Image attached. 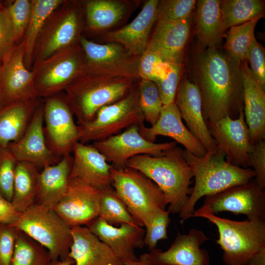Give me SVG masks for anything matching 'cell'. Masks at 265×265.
Instances as JSON below:
<instances>
[{
  "instance_id": "6da1fadb",
  "label": "cell",
  "mask_w": 265,
  "mask_h": 265,
  "mask_svg": "<svg viewBox=\"0 0 265 265\" xmlns=\"http://www.w3.org/2000/svg\"><path fill=\"white\" fill-rule=\"evenodd\" d=\"M193 75L206 124L238 117L243 110L240 64L217 48L200 49L194 57Z\"/></svg>"
},
{
  "instance_id": "7a4b0ae2",
  "label": "cell",
  "mask_w": 265,
  "mask_h": 265,
  "mask_svg": "<svg viewBox=\"0 0 265 265\" xmlns=\"http://www.w3.org/2000/svg\"><path fill=\"white\" fill-rule=\"evenodd\" d=\"M184 157L191 168L195 183L186 205L179 213L181 223L191 217L195 205L202 197L245 184L255 177L251 168H242L228 163L224 152L218 149L213 153L207 152L202 157L185 149Z\"/></svg>"
},
{
  "instance_id": "3957f363",
  "label": "cell",
  "mask_w": 265,
  "mask_h": 265,
  "mask_svg": "<svg viewBox=\"0 0 265 265\" xmlns=\"http://www.w3.org/2000/svg\"><path fill=\"white\" fill-rule=\"evenodd\" d=\"M126 166L141 172L159 186L170 213L181 212L188 201L193 177L183 149L176 146L159 157L137 155L128 160Z\"/></svg>"
},
{
  "instance_id": "277c9868",
  "label": "cell",
  "mask_w": 265,
  "mask_h": 265,
  "mask_svg": "<svg viewBox=\"0 0 265 265\" xmlns=\"http://www.w3.org/2000/svg\"><path fill=\"white\" fill-rule=\"evenodd\" d=\"M134 80L85 74L65 88V98L79 125L92 120L102 107L127 95Z\"/></svg>"
},
{
  "instance_id": "5b68a950",
  "label": "cell",
  "mask_w": 265,
  "mask_h": 265,
  "mask_svg": "<svg viewBox=\"0 0 265 265\" xmlns=\"http://www.w3.org/2000/svg\"><path fill=\"white\" fill-rule=\"evenodd\" d=\"M191 217L208 219L217 228L216 243L223 251L226 265H246L250 259L265 247V220L235 221L219 217L202 205Z\"/></svg>"
},
{
  "instance_id": "8992f818",
  "label": "cell",
  "mask_w": 265,
  "mask_h": 265,
  "mask_svg": "<svg viewBox=\"0 0 265 265\" xmlns=\"http://www.w3.org/2000/svg\"><path fill=\"white\" fill-rule=\"evenodd\" d=\"M11 225L44 247L52 261L68 258L73 240L71 227L53 209L35 203Z\"/></svg>"
},
{
  "instance_id": "52a82bcc",
  "label": "cell",
  "mask_w": 265,
  "mask_h": 265,
  "mask_svg": "<svg viewBox=\"0 0 265 265\" xmlns=\"http://www.w3.org/2000/svg\"><path fill=\"white\" fill-rule=\"evenodd\" d=\"M110 171L111 186L138 225L143 227L155 213L165 210L163 192L142 173L128 167L117 169L112 166Z\"/></svg>"
},
{
  "instance_id": "ba28073f",
  "label": "cell",
  "mask_w": 265,
  "mask_h": 265,
  "mask_svg": "<svg viewBox=\"0 0 265 265\" xmlns=\"http://www.w3.org/2000/svg\"><path fill=\"white\" fill-rule=\"evenodd\" d=\"M84 16L81 2L64 0L49 17L39 34L33 53L32 66L61 50L79 43Z\"/></svg>"
},
{
  "instance_id": "9c48e42d",
  "label": "cell",
  "mask_w": 265,
  "mask_h": 265,
  "mask_svg": "<svg viewBox=\"0 0 265 265\" xmlns=\"http://www.w3.org/2000/svg\"><path fill=\"white\" fill-rule=\"evenodd\" d=\"M38 98H47L65 88L86 74L85 58L79 43L61 50L33 65Z\"/></svg>"
},
{
  "instance_id": "30bf717a",
  "label": "cell",
  "mask_w": 265,
  "mask_h": 265,
  "mask_svg": "<svg viewBox=\"0 0 265 265\" xmlns=\"http://www.w3.org/2000/svg\"><path fill=\"white\" fill-rule=\"evenodd\" d=\"M138 101V85H134L124 97L100 109L92 120L79 125V142L87 144L102 141L131 126L144 125Z\"/></svg>"
},
{
  "instance_id": "8fae6325",
  "label": "cell",
  "mask_w": 265,
  "mask_h": 265,
  "mask_svg": "<svg viewBox=\"0 0 265 265\" xmlns=\"http://www.w3.org/2000/svg\"><path fill=\"white\" fill-rule=\"evenodd\" d=\"M83 51L86 74L111 77L140 79L139 57L114 42L100 44L81 35L79 41Z\"/></svg>"
},
{
  "instance_id": "7c38bea8",
  "label": "cell",
  "mask_w": 265,
  "mask_h": 265,
  "mask_svg": "<svg viewBox=\"0 0 265 265\" xmlns=\"http://www.w3.org/2000/svg\"><path fill=\"white\" fill-rule=\"evenodd\" d=\"M139 128L136 125L131 126L117 134L94 142L92 145L117 169L126 168L128 160L134 156H161L166 151L177 146L174 141L161 143L150 142L140 135Z\"/></svg>"
},
{
  "instance_id": "4fadbf2b",
  "label": "cell",
  "mask_w": 265,
  "mask_h": 265,
  "mask_svg": "<svg viewBox=\"0 0 265 265\" xmlns=\"http://www.w3.org/2000/svg\"><path fill=\"white\" fill-rule=\"evenodd\" d=\"M65 97L57 94L45 98L44 103V129L47 145L58 157L70 155L80 138L79 125Z\"/></svg>"
},
{
  "instance_id": "5bb4252c",
  "label": "cell",
  "mask_w": 265,
  "mask_h": 265,
  "mask_svg": "<svg viewBox=\"0 0 265 265\" xmlns=\"http://www.w3.org/2000/svg\"><path fill=\"white\" fill-rule=\"evenodd\" d=\"M203 205L213 214L223 212L243 214L248 219L265 220V191L254 179L206 196Z\"/></svg>"
},
{
  "instance_id": "9a60e30c",
  "label": "cell",
  "mask_w": 265,
  "mask_h": 265,
  "mask_svg": "<svg viewBox=\"0 0 265 265\" xmlns=\"http://www.w3.org/2000/svg\"><path fill=\"white\" fill-rule=\"evenodd\" d=\"M207 125L217 148L224 152L228 163L242 168H250L249 156L253 144L251 141L243 110L236 119L227 116Z\"/></svg>"
},
{
  "instance_id": "2e32d148",
  "label": "cell",
  "mask_w": 265,
  "mask_h": 265,
  "mask_svg": "<svg viewBox=\"0 0 265 265\" xmlns=\"http://www.w3.org/2000/svg\"><path fill=\"white\" fill-rule=\"evenodd\" d=\"M101 192L79 178L69 179L65 195L53 209L71 227L86 226L99 216Z\"/></svg>"
},
{
  "instance_id": "e0dca14e",
  "label": "cell",
  "mask_w": 265,
  "mask_h": 265,
  "mask_svg": "<svg viewBox=\"0 0 265 265\" xmlns=\"http://www.w3.org/2000/svg\"><path fill=\"white\" fill-rule=\"evenodd\" d=\"M24 39L16 44L0 65V87L3 106L37 97L34 73L24 62Z\"/></svg>"
},
{
  "instance_id": "ac0fdd59",
  "label": "cell",
  "mask_w": 265,
  "mask_h": 265,
  "mask_svg": "<svg viewBox=\"0 0 265 265\" xmlns=\"http://www.w3.org/2000/svg\"><path fill=\"white\" fill-rule=\"evenodd\" d=\"M43 123L44 103H40L24 134L7 147L18 162H25L43 168L57 163L61 159L48 147Z\"/></svg>"
},
{
  "instance_id": "d6986e66",
  "label": "cell",
  "mask_w": 265,
  "mask_h": 265,
  "mask_svg": "<svg viewBox=\"0 0 265 265\" xmlns=\"http://www.w3.org/2000/svg\"><path fill=\"white\" fill-rule=\"evenodd\" d=\"M209 238L201 230L191 229L187 234L178 233L165 251L155 248L149 253L153 265H211L207 250L201 245Z\"/></svg>"
},
{
  "instance_id": "ffe728a7",
  "label": "cell",
  "mask_w": 265,
  "mask_h": 265,
  "mask_svg": "<svg viewBox=\"0 0 265 265\" xmlns=\"http://www.w3.org/2000/svg\"><path fill=\"white\" fill-rule=\"evenodd\" d=\"M85 226L124 263L137 260L135 249L144 246L145 229L137 224L114 226L98 217Z\"/></svg>"
},
{
  "instance_id": "44dd1931",
  "label": "cell",
  "mask_w": 265,
  "mask_h": 265,
  "mask_svg": "<svg viewBox=\"0 0 265 265\" xmlns=\"http://www.w3.org/2000/svg\"><path fill=\"white\" fill-rule=\"evenodd\" d=\"M174 102L190 132L207 153L215 152L217 148L204 119L201 95L197 85L187 79H183L179 85Z\"/></svg>"
},
{
  "instance_id": "7402d4cb",
  "label": "cell",
  "mask_w": 265,
  "mask_h": 265,
  "mask_svg": "<svg viewBox=\"0 0 265 265\" xmlns=\"http://www.w3.org/2000/svg\"><path fill=\"white\" fill-rule=\"evenodd\" d=\"M139 132L145 139L152 142L159 135L169 137L196 156L202 157L207 153L201 143L184 124L175 102L163 105L157 122L150 127H140Z\"/></svg>"
},
{
  "instance_id": "603a6c76",
  "label": "cell",
  "mask_w": 265,
  "mask_h": 265,
  "mask_svg": "<svg viewBox=\"0 0 265 265\" xmlns=\"http://www.w3.org/2000/svg\"><path fill=\"white\" fill-rule=\"evenodd\" d=\"M158 24L147 49L166 62L182 63L191 28V17L173 21L158 17Z\"/></svg>"
},
{
  "instance_id": "cb8c5ba5",
  "label": "cell",
  "mask_w": 265,
  "mask_h": 265,
  "mask_svg": "<svg viewBox=\"0 0 265 265\" xmlns=\"http://www.w3.org/2000/svg\"><path fill=\"white\" fill-rule=\"evenodd\" d=\"M159 1H147L132 21L120 29L105 33L103 38L121 45L132 54L140 57L148 47L150 33L157 20Z\"/></svg>"
},
{
  "instance_id": "d4e9b609",
  "label": "cell",
  "mask_w": 265,
  "mask_h": 265,
  "mask_svg": "<svg viewBox=\"0 0 265 265\" xmlns=\"http://www.w3.org/2000/svg\"><path fill=\"white\" fill-rule=\"evenodd\" d=\"M72 152L69 179L79 178L101 190L111 186L112 165L92 144L77 142Z\"/></svg>"
},
{
  "instance_id": "484cf974",
  "label": "cell",
  "mask_w": 265,
  "mask_h": 265,
  "mask_svg": "<svg viewBox=\"0 0 265 265\" xmlns=\"http://www.w3.org/2000/svg\"><path fill=\"white\" fill-rule=\"evenodd\" d=\"M68 258L74 265H122L124 262L85 226L71 227Z\"/></svg>"
},
{
  "instance_id": "4316f807",
  "label": "cell",
  "mask_w": 265,
  "mask_h": 265,
  "mask_svg": "<svg viewBox=\"0 0 265 265\" xmlns=\"http://www.w3.org/2000/svg\"><path fill=\"white\" fill-rule=\"evenodd\" d=\"M243 111L251 141L265 139V92L251 71L247 61L240 64Z\"/></svg>"
},
{
  "instance_id": "83f0119b",
  "label": "cell",
  "mask_w": 265,
  "mask_h": 265,
  "mask_svg": "<svg viewBox=\"0 0 265 265\" xmlns=\"http://www.w3.org/2000/svg\"><path fill=\"white\" fill-rule=\"evenodd\" d=\"M73 158L67 155L39 173L36 204L53 209L65 195L68 186Z\"/></svg>"
},
{
  "instance_id": "f1b7e54d",
  "label": "cell",
  "mask_w": 265,
  "mask_h": 265,
  "mask_svg": "<svg viewBox=\"0 0 265 265\" xmlns=\"http://www.w3.org/2000/svg\"><path fill=\"white\" fill-rule=\"evenodd\" d=\"M196 34L201 49L217 48L224 36L225 27L221 0L196 2Z\"/></svg>"
},
{
  "instance_id": "f546056e",
  "label": "cell",
  "mask_w": 265,
  "mask_h": 265,
  "mask_svg": "<svg viewBox=\"0 0 265 265\" xmlns=\"http://www.w3.org/2000/svg\"><path fill=\"white\" fill-rule=\"evenodd\" d=\"M40 103L37 98L3 106L0 108V147L7 148L22 137Z\"/></svg>"
},
{
  "instance_id": "4dcf8cb0",
  "label": "cell",
  "mask_w": 265,
  "mask_h": 265,
  "mask_svg": "<svg viewBox=\"0 0 265 265\" xmlns=\"http://www.w3.org/2000/svg\"><path fill=\"white\" fill-rule=\"evenodd\" d=\"M86 26L93 32L113 27L125 16L129 2L117 0H89L83 2Z\"/></svg>"
},
{
  "instance_id": "1f68e13d",
  "label": "cell",
  "mask_w": 265,
  "mask_h": 265,
  "mask_svg": "<svg viewBox=\"0 0 265 265\" xmlns=\"http://www.w3.org/2000/svg\"><path fill=\"white\" fill-rule=\"evenodd\" d=\"M38 167L25 162H17L12 203L22 212L36 203L40 172Z\"/></svg>"
},
{
  "instance_id": "d6a6232c",
  "label": "cell",
  "mask_w": 265,
  "mask_h": 265,
  "mask_svg": "<svg viewBox=\"0 0 265 265\" xmlns=\"http://www.w3.org/2000/svg\"><path fill=\"white\" fill-rule=\"evenodd\" d=\"M64 0H31L32 12L29 22L24 38V62L26 68L32 67L33 53L36 41L50 15Z\"/></svg>"
},
{
  "instance_id": "836d02e7",
  "label": "cell",
  "mask_w": 265,
  "mask_h": 265,
  "mask_svg": "<svg viewBox=\"0 0 265 265\" xmlns=\"http://www.w3.org/2000/svg\"><path fill=\"white\" fill-rule=\"evenodd\" d=\"M221 8L226 28L264 16V3L260 0H224L221 1Z\"/></svg>"
},
{
  "instance_id": "e575fe53",
  "label": "cell",
  "mask_w": 265,
  "mask_h": 265,
  "mask_svg": "<svg viewBox=\"0 0 265 265\" xmlns=\"http://www.w3.org/2000/svg\"><path fill=\"white\" fill-rule=\"evenodd\" d=\"M259 20L232 26L227 33L225 45L227 54L240 64L247 61L250 48L256 38L255 28Z\"/></svg>"
},
{
  "instance_id": "d590c367",
  "label": "cell",
  "mask_w": 265,
  "mask_h": 265,
  "mask_svg": "<svg viewBox=\"0 0 265 265\" xmlns=\"http://www.w3.org/2000/svg\"><path fill=\"white\" fill-rule=\"evenodd\" d=\"M52 261L44 247L19 231L9 265H49Z\"/></svg>"
},
{
  "instance_id": "8d00e7d4",
  "label": "cell",
  "mask_w": 265,
  "mask_h": 265,
  "mask_svg": "<svg viewBox=\"0 0 265 265\" xmlns=\"http://www.w3.org/2000/svg\"><path fill=\"white\" fill-rule=\"evenodd\" d=\"M98 217L114 226L122 224H137L111 186L102 190Z\"/></svg>"
},
{
  "instance_id": "74e56055",
  "label": "cell",
  "mask_w": 265,
  "mask_h": 265,
  "mask_svg": "<svg viewBox=\"0 0 265 265\" xmlns=\"http://www.w3.org/2000/svg\"><path fill=\"white\" fill-rule=\"evenodd\" d=\"M138 87L139 106L144 121L153 126L158 120L163 106L158 88L153 81L143 79Z\"/></svg>"
},
{
  "instance_id": "f35d334b",
  "label": "cell",
  "mask_w": 265,
  "mask_h": 265,
  "mask_svg": "<svg viewBox=\"0 0 265 265\" xmlns=\"http://www.w3.org/2000/svg\"><path fill=\"white\" fill-rule=\"evenodd\" d=\"M182 70V63L165 62L159 77L154 82L158 88L163 105L174 102Z\"/></svg>"
},
{
  "instance_id": "ab89813d",
  "label": "cell",
  "mask_w": 265,
  "mask_h": 265,
  "mask_svg": "<svg viewBox=\"0 0 265 265\" xmlns=\"http://www.w3.org/2000/svg\"><path fill=\"white\" fill-rule=\"evenodd\" d=\"M170 212L160 210L150 217L144 224L145 227L144 246L150 250L157 248L159 241L168 239L167 228L170 224Z\"/></svg>"
},
{
  "instance_id": "60d3db41",
  "label": "cell",
  "mask_w": 265,
  "mask_h": 265,
  "mask_svg": "<svg viewBox=\"0 0 265 265\" xmlns=\"http://www.w3.org/2000/svg\"><path fill=\"white\" fill-rule=\"evenodd\" d=\"M31 0H16L6 7L12 22L17 44L24 39L32 12Z\"/></svg>"
},
{
  "instance_id": "b9f144b4",
  "label": "cell",
  "mask_w": 265,
  "mask_h": 265,
  "mask_svg": "<svg viewBox=\"0 0 265 265\" xmlns=\"http://www.w3.org/2000/svg\"><path fill=\"white\" fill-rule=\"evenodd\" d=\"M17 162L7 147H0V194L11 202Z\"/></svg>"
},
{
  "instance_id": "7bdbcfd3",
  "label": "cell",
  "mask_w": 265,
  "mask_h": 265,
  "mask_svg": "<svg viewBox=\"0 0 265 265\" xmlns=\"http://www.w3.org/2000/svg\"><path fill=\"white\" fill-rule=\"evenodd\" d=\"M197 1L195 0H165L159 1L158 17L178 21L191 17Z\"/></svg>"
},
{
  "instance_id": "ee69618b",
  "label": "cell",
  "mask_w": 265,
  "mask_h": 265,
  "mask_svg": "<svg viewBox=\"0 0 265 265\" xmlns=\"http://www.w3.org/2000/svg\"><path fill=\"white\" fill-rule=\"evenodd\" d=\"M165 62L158 54L147 48L139 57L138 74L140 79L155 82L159 77Z\"/></svg>"
},
{
  "instance_id": "f6af8a7d",
  "label": "cell",
  "mask_w": 265,
  "mask_h": 265,
  "mask_svg": "<svg viewBox=\"0 0 265 265\" xmlns=\"http://www.w3.org/2000/svg\"><path fill=\"white\" fill-rule=\"evenodd\" d=\"M17 44L14 29L7 9H0V65Z\"/></svg>"
},
{
  "instance_id": "bcb514c9",
  "label": "cell",
  "mask_w": 265,
  "mask_h": 265,
  "mask_svg": "<svg viewBox=\"0 0 265 265\" xmlns=\"http://www.w3.org/2000/svg\"><path fill=\"white\" fill-rule=\"evenodd\" d=\"M247 61L253 76L265 90V51L256 38L250 48Z\"/></svg>"
},
{
  "instance_id": "7dc6e473",
  "label": "cell",
  "mask_w": 265,
  "mask_h": 265,
  "mask_svg": "<svg viewBox=\"0 0 265 265\" xmlns=\"http://www.w3.org/2000/svg\"><path fill=\"white\" fill-rule=\"evenodd\" d=\"M19 231L11 225H0V265H9Z\"/></svg>"
},
{
  "instance_id": "c3c4849f",
  "label": "cell",
  "mask_w": 265,
  "mask_h": 265,
  "mask_svg": "<svg viewBox=\"0 0 265 265\" xmlns=\"http://www.w3.org/2000/svg\"><path fill=\"white\" fill-rule=\"evenodd\" d=\"M250 168L255 172L254 180L262 189L265 188V139L253 144L249 156Z\"/></svg>"
},
{
  "instance_id": "681fc988",
  "label": "cell",
  "mask_w": 265,
  "mask_h": 265,
  "mask_svg": "<svg viewBox=\"0 0 265 265\" xmlns=\"http://www.w3.org/2000/svg\"><path fill=\"white\" fill-rule=\"evenodd\" d=\"M20 213L11 201L0 194V225L13 224Z\"/></svg>"
},
{
  "instance_id": "f907efd6",
  "label": "cell",
  "mask_w": 265,
  "mask_h": 265,
  "mask_svg": "<svg viewBox=\"0 0 265 265\" xmlns=\"http://www.w3.org/2000/svg\"><path fill=\"white\" fill-rule=\"evenodd\" d=\"M246 265H265V247L255 253Z\"/></svg>"
},
{
  "instance_id": "816d5d0a",
  "label": "cell",
  "mask_w": 265,
  "mask_h": 265,
  "mask_svg": "<svg viewBox=\"0 0 265 265\" xmlns=\"http://www.w3.org/2000/svg\"><path fill=\"white\" fill-rule=\"evenodd\" d=\"M122 265H153L149 254L145 253L141 254L136 260L124 263Z\"/></svg>"
},
{
  "instance_id": "f5cc1de1",
  "label": "cell",
  "mask_w": 265,
  "mask_h": 265,
  "mask_svg": "<svg viewBox=\"0 0 265 265\" xmlns=\"http://www.w3.org/2000/svg\"><path fill=\"white\" fill-rule=\"evenodd\" d=\"M74 263V261L72 259L68 258L63 260L52 261L49 265H72Z\"/></svg>"
},
{
  "instance_id": "db71d44e",
  "label": "cell",
  "mask_w": 265,
  "mask_h": 265,
  "mask_svg": "<svg viewBox=\"0 0 265 265\" xmlns=\"http://www.w3.org/2000/svg\"><path fill=\"white\" fill-rule=\"evenodd\" d=\"M3 106L2 104V94L1 91L0 87V108Z\"/></svg>"
}]
</instances>
